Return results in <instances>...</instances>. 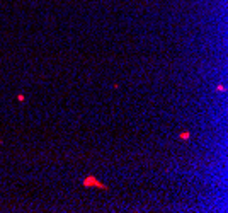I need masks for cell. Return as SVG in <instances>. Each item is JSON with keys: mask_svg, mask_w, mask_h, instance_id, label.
<instances>
[{"mask_svg": "<svg viewBox=\"0 0 228 213\" xmlns=\"http://www.w3.org/2000/svg\"><path fill=\"white\" fill-rule=\"evenodd\" d=\"M179 138H181V140H189L191 138V131H181L179 133Z\"/></svg>", "mask_w": 228, "mask_h": 213, "instance_id": "obj_2", "label": "cell"}, {"mask_svg": "<svg viewBox=\"0 0 228 213\" xmlns=\"http://www.w3.org/2000/svg\"><path fill=\"white\" fill-rule=\"evenodd\" d=\"M82 186L83 187H99V189H107V186L104 183H100L97 177H94V176H87L85 179L82 181Z\"/></svg>", "mask_w": 228, "mask_h": 213, "instance_id": "obj_1", "label": "cell"}, {"mask_svg": "<svg viewBox=\"0 0 228 213\" xmlns=\"http://www.w3.org/2000/svg\"><path fill=\"white\" fill-rule=\"evenodd\" d=\"M17 101H19V102H24V101H26V96H24V94H19V96H17Z\"/></svg>", "mask_w": 228, "mask_h": 213, "instance_id": "obj_3", "label": "cell"}, {"mask_svg": "<svg viewBox=\"0 0 228 213\" xmlns=\"http://www.w3.org/2000/svg\"><path fill=\"white\" fill-rule=\"evenodd\" d=\"M216 90H219V92H225V85H216Z\"/></svg>", "mask_w": 228, "mask_h": 213, "instance_id": "obj_4", "label": "cell"}]
</instances>
